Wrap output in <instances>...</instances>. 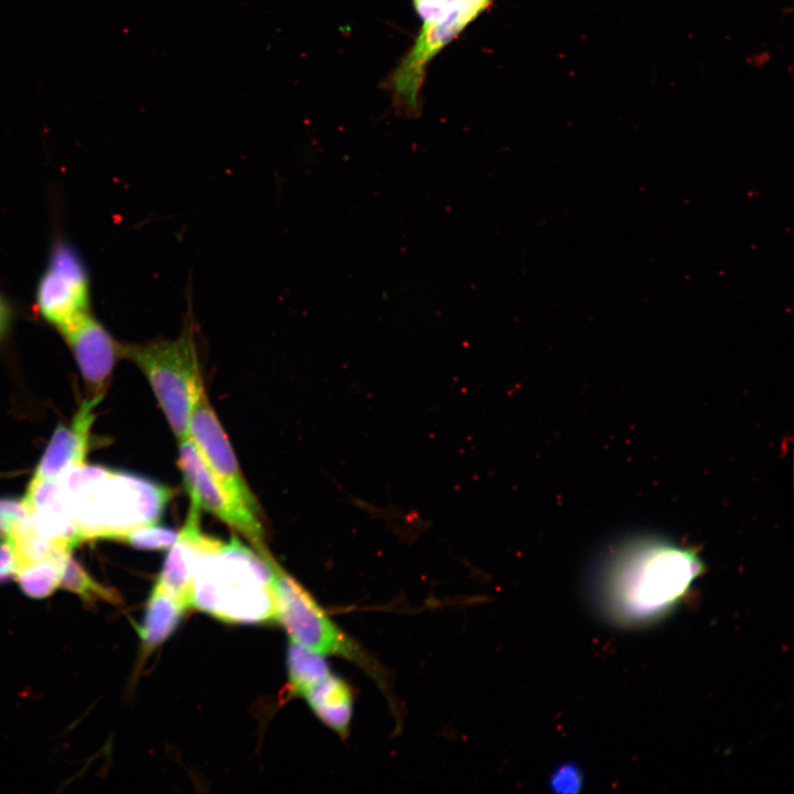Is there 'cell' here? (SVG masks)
Instances as JSON below:
<instances>
[{"label":"cell","mask_w":794,"mask_h":794,"mask_svg":"<svg viewBox=\"0 0 794 794\" xmlns=\"http://www.w3.org/2000/svg\"><path fill=\"white\" fill-rule=\"evenodd\" d=\"M96 405L97 403L85 399L69 427L57 426L32 479H58L73 466L85 462L89 444V430L94 421L93 410Z\"/></svg>","instance_id":"8fae6325"},{"label":"cell","mask_w":794,"mask_h":794,"mask_svg":"<svg viewBox=\"0 0 794 794\" xmlns=\"http://www.w3.org/2000/svg\"><path fill=\"white\" fill-rule=\"evenodd\" d=\"M176 537L178 532L157 522L132 528L118 540L139 549L163 550L170 548Z\"/></svg>","instance_id":"e0dca14e"},{"label":"cell","mask_w":794,"mask_h":794,"mask_svg":"<svg viewBox=\"0 0 794 794\" xmlns=\"http://www.w3.org/2000/svg\"><path fill=\"white\" fill-rule=\"evenodd\" d=\"M68 344L88 390V398L99 403L109 385L121 343L90 313L85 312L57 329Z\"/></svg>","instance_id":"30bf717a"},{"label":"cell","mask_w":794,"mask_h":794,"mask_svg":"<svg viewBox=\"0 0 794 794\" xmlns=\"http://www.w3.org/2000/svg\"><path fill=\"white\" fill-rule=\"evenodd\" d=\"M287 673L291 696L303 697L331 672L324 655L290 640L287 648Z\"/></svg>","instance_id":"5bb4252c"},{"label":"cell","mask_w":794,"mask_h":794,"mask_svg":"<svg viewBox=\"0 0 794 794\" xmlns=\"http://www.w3.org/2000/svg\"><path fill=\"white\" fill-rule=\"evenodd\" d=\"M491 1L459 0L458 4L442 19L422 24L414 45L397 65L389 79L393 96L398 106L409 114L416 112L427 65L484 11Z\"/></svg>","instance_id":"8992f818"},{"label":"cell","mask_w":794,"mask_h":794,"mask_svg":"<svg viewBox=\"0 0 794 794\" xmlns=\"http://www.w3.org/2000/svg\"><path fill=\"white\" fill-rule=\"evenodd\" d=\"M12 320V308L0 293V340L8 333Z\"/></svg>","instance_id":"7402d4cb"},{"label":"cell","mask_w":794,"mask_h":794,"mask_svg":"<svg viewBox=\"0 0 794 794\" xmlns=\"http://www.w3.org/2000/svg\"><path fill=\"white\" fill-rule=\"evenodd\" d=\"M257 552L270 567L277 598V621L283 625L290 640L321 655H336L355 663L373 678L387 696L391 708L398 711L393 700L390 679L383 665L328 616L311 594L280 567L267 548Z\"/></svg>","instance_id":"5b68a950"},{"label":"cell","mask_w":794,"mask_h":794,"mask_svg":"<svg viewBox=\"0 0 794 794\" xmlns=\"http://www.w3.org/2000/svg\"><path fill=\"white\" fill-rule=\"evenodd\" d=\"M57 480L82 540H118L132 528L157 523L174 495L144 476L86 462Z\"/></svg>","instance_id":"7a4b0ae2"},{"label":"cell","mask_w":794,"mask_h":794,"mask_svg":"<svg viewBox=\"0 0 794 794\" xmlns=\"http://www.w3.org/2000/svg\"><path fill=\"white\" fill-rule=\"evenodd\" d=\"M68 555L19 566L15 577L22 591L36 599L50 596L60 587L62 565Z\"/></svg>","instance_id":"9a60e30c"},{"label":"cell","mask_w":794,"mask_h":794,"mask_svg":"<svg viewBox=\"0 0 794 794\" xmlns=\"http://www.w3.org/2000/svg\"><path fill=\"white\" fill-rule=\"evenodd\" d=\"M26 514L22 498L0 497V538H8L17 523Z\"/></svg>","instance_id":"d6986e66"},{"label":"cell","mask_w":794,"mask_h":794,"mask_svg":"<svg viewBox=\"0 0 794 794\" xmlns=\"http://www.w3.org/2000/svg\"><path fill=\"white\" fill-rule=\"evenodd\" d=\"M19 561L9 538H0V582L15 576Z\"/></svg>","instance_id":"44dd1931"},{"label":"cell","mask_w":794,"mask_h":794,"mask_svg":"<svg viewBox=\"0 0 794 794\" xmlns=\"http://www.w3.org/2000/svg\"><path fill=\"white\" fill-rule=\"evenodd\" d=\"M189 438L226 493L260 516V507L247 484L234 449L204 391L190 418Z\"/></svg>","instance_id":"9c48e42d"},{"label":"cell","mask_w":794,"mask_h":794,"mask_svg":"<svg viewBox=\"0 0 794 794\" xmlns=\"http://www.w3.org/2000/svg\"><path fill=\"white\" fill-rule=\"evenodd\" d=\"M179 335L144 343H121V357L147 377L167 421L178 438L189 437L191 414L205 391L197 348V324L191 298Z\"/></svg>","instance_id":"277c9868"},{"label":"cell","mask_w":794,"mask_h":794,"mask_svg":"<svg viewBox=\"0 0 794 794\" xmlns=\"http://www.w3.org/2000/svg\"><path fill=\"white\" fill-rule=\"evenodd\" d=\"M303 698L324 725L342 737L348 733L353 715V693L346 682L331 673Z\"/></svg>","instance_id":"7c38bea8"},{"label":"cell","mask_w":794,"mask_h":794,"mask_svg":"<svg viewBox=\"0 0 794 794\" xmlns=\"http://www.w3.org/2000/svg\"><path fill=\"white\" fill-rule=\"evenodd\" d=\"M190 608L223 622L277 620V598L267 561L236 537L203 551L195 566Z\"/></svg>","instance_id":"3957f363"},{"label":"cell","mask_w":794,"mask_h":794,"mask_svg":"<svg viewBox=\"0 0 794 794\" xmlns=\"http://www.w3.org/2000/svg\"><path fill=\"white\" fill-rule=\"evenodd\" d=\"M459 0H412L414 9L425 22H432L446 17Z\"/></svg>","instance_id":"ffe728a7"},{"label":"cell","mask_w":794,"mask_h":794,"mask_svg":"<svg viewBox=\"0 0 794 794\" xmlns=\"http://www.w3.org/2000/svg\"><path fill=\"white\" fill-rule=\"evenodd\" d=\"M549 787L557 794H576L583 786L581 769L573 762L558 765L549 777Z\"/></svg>","instance_id":"ac0fdd59"},{"label":"cell","mask_w":794,"mask_h":794,"mask_svg":"<svg viewBox=\"0 0 794 794\" xmlns=\"http://www.w3.org/2000/svg\"><path fill=\"white\" fill-rule=\"evenodd\" d=\"M186 610L155 582L138 626L143 651L150 653L164 643L174 633Z\"/></svg>","instance_id":"4fadbf2b"},{"label":"cell","mask_w":794,"mask_h":794,"mask_svg":"<svg viewBox=\"0 0 794 794\" xmlns=\"http://www.w3.org/2000/svg\"><path fill=\"white\" fill-rule=\"evenodd\" d=\"M60 586L85 600L115 599L114 593L97 583L71 555L63 561Z\"/></svg>","instance_id":"2e32d148"},{"label":"cell","mask_w":794,"mask_h":794,"mask_svg":"<svg viewBox=\"0 0 794 794\" xmlns=\"http://www.w3.org/2000/svg\"><path fill=\"white\" fill-rule=\"evenodd\" d=\"M90 281L86 265L75 247L57 239L35 289L37 313L55 329L88 312Z\"/></svg>","instance_id":"52a82bcc"},{"label":"cell","mask_w":794,"mask_h":794,"mask_svg":"<svg viewBox=\"0 0 794 794\" xmlns=\"http://www.w3.org/2000/svg\"><path fill=\"white\" fill-rule=\"evenodd\" d=\"M705 571L694 549L654 537L630 539L607 559L598 582L604 615L620 626H644L686 600Z\"/></svg>","instance_id":"6da1fadb"},{"label":"cell","mask_w":794,"mask_h":794,"mask_svg":"<svg viewBox=\"0 0 794 794\" xmlns=\"http://www.w3.org/2000/svg\"><path fill=\"white\" fill-rule=\"evenodd\" d=\"M176 463L190 497V505L212 514L239 532L250 541L255 550L266 546L259 516L226 493L189 437L179 441Z\"/></svg>","instance_id":"ba28073f"}]
</instances>
